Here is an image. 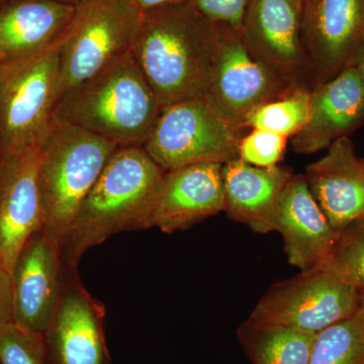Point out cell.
<instances>
[{
  "label": "cell",
  "instance_id": "obj_5",
  "mask_svg": "<svg viewBox=\"0 0 364 364\" xmlns=\"http://www.w3.org/2000/svg\"><path fill=\"white\" fill-rule=\"evenodd\" d=\"M142 14L132 0H79L74 4L73 16L58 39L60 97L131 50Z\"/></svg>",
  "mask_w": 364,
  "mask_h": 364
},
{
  "label": "cell",
  "instance_id": "obj_32",
  "mask_svg": "<svg viewBox=\"0 0 364 364\" xmlns=\"http://www.w3.org/2000/svg\"><path fill=\"white\" fill-rule=\"evenodd\" d=\"M0 1H4V0H0ZM56 1L65 2V4H77L79 0H56Z\"/></svg>",
  "mask_w": 364,
  "mask_h": 364
},
{
  "label": "cell",
  "instance_id": "obj_9",
  "mask_svg": "<svg viewBox=\"0 0 364 364\" xmlns=\"http://www.w3.org/2000/svg\"><path fill=\"white\" fill-rule=\"evenodd\" d=\"M218 26L219 43L205 98L240 132L254 109L296 88L249 51L240 30Z\"/></svg>",
  "mask_w": 364,
  "mask_h": 364
},
{
  "label": "cell",
  "instance_id": "obj_7",
  "mask_svg": "<svg viewBox=\"0 0 364 364\" xmlns=\"http://www.w3.org/2000/svg\"><path fill=\"white\" fill-rule=\"evenodd\" d=\"M58 39L33 54L0 62V140L4 142L41 146L45 140L60 97Z\"/></svg>",
  "mask_w": 364,
  "mask_h": 364
},
{
  "label": "cell",
  "instance_id": "obj_3",
  "mask_svg": "<svg viewBox=\"0 0 364 364\" xmlns=\"http://www.w3.org/2000/svg\"><path fill=\"white\" fill-rule=\"evenodd\" d=\"M161 112L131 50L67 91L53 117L117 144L144 146Z\"/></svg>",
  "mask_w": 364,
  "mask_h": 364
},
{
  "label": "cell",
  "instance_id": "obj_2",
  "mask_svg": "<svg viewBox=\"0 0 364 364\" xmlns=\"http://www.w3.org/2000/svg\"><path fill=\"white\" fill-rule=\"evenodd\" d=\"M165 173L142 146L119 147L62 238L64 262L78 267L87 251L112 236L149 229Z\"/></svg>",
  "mask_w": 364,
  "mask_h": 364
},
{
  "label": "cell",
  "instance_id": "obj_26",
  "mask_svg": "<svg viewBox=\"0 0 364 364\" xmlns=\"http://www.w3.org/2000/svg\"><path fill=\"white\" fill-rule=\"evenodd\" d=\"M287 139L272 132L253 129L241 138L239 159L260 168L277 166L286 153Z\"/></svg>",
  "mask_w": 364,
  "mask_h": 364
},
{
  "label": "cell",
  "instance_id": "obj_17",
  "mask_svg": "<svg viewBox=\"0 0 364 364\" xmlns=\"http://www.w3.org/2000/svg\"><path fill=\"white\" fill-rule=\"evenodd\" d=\"M364 123V85L350 66L312 90L310 116L301 130L291 136L298 154L327 150Z\"/></svg>",
  "mask_w": 364,
  "mask_h": 364
},
{
  "label": "cell",
  "instance_id": "obj_15",
  "mask_svg": "<svg viewBox=\"0 0 364 364\" xmlns=\"http://www.w3.org/2000/svg\"><path fill=\"white\" fill-rule=\"evenodd\" d=\"M270 222L272 232L282 235L289 264L301 272L327 260L338 237L304 174H294L287 182L273 208Z\"/></svg>",
  "mask_w": 364,
  "mask_h": 364
},
{
  "label": "cell",
  "instance_id": "obj_21",
  "mask_svg": "<svg viewBox=\"0 0 364 364\" xmlns=\"http://www.w3.org/2000/svg\"><path fill=\"white\" fill-rule=\"evenodd\" d=\"M241 341L253 364H309L317 334L279 326H241Z\"/></svg>",
  "mask_w": 364,
  "mask_h": 364
},
{
  "label": "cell",
  "instance_id": "obj_22",
  "mask_svg": "<svg viewBox=\"0 0 364 364\" xmlns=\"http://www.w3.org/2000/svg\"><path fill=\"white\" fill-rule=\"evenodd\" d=\"M312 90L296 88L284 97L270 100L254 109L244 129H260L287 138L303 129L310 116Z\"/></svg>",
  "mask_w": 364,
  "mask_h": 364
},
{
  "label": "cell",
  "instance_id": "obj_24",
  "mask_svg": "<svg viewBox=\"0 0 364 364\" xmlns=\"http://www.w3.org/2000/svg\"><path fill=\"white\" fill-rule=\"evenodd\" d=\"M327 260L345 280L364 294V221L338 234Z\"/></svg>",
  "mask_w": 364,
  "mask_h": 364
},
{
  "label": "cell",
  "instance_id": "obj_12",
  "mask_svg": "<svg viewBox=\"0 0 364 364\" xmlns=\"http://www.w3.org/2000/svg\"><path fill=\"white\" fill-rule=\"evenodd\" d=\"M40 148L0 140V267L9 273L26 241L42 226Z\"/></svg>",
  "mask_w": 364,
  "mask_h": 364
},
{
  "label": "cell",
  "instance_id": "obj_6",
  "mask_svg": "<svg viewBox=\"0 0 364 364\" xmlns=\"http://www.w3.org/2000/svg\"><path fill=\"white\" fill-rule=\"evenodd\" d=\"M360 294L326 260L272 284L247 321L318 334L354 317Z\"/></svg>",
  "mask_w": 364,
  "mask_h": 364
},
{
  "label": "cell",
  "instance_id": "obj_13",
  "mask_svg": "<svg viewBox=\"0 0 364 364\" xmlns=\"http://www.w3.org/2000/svg\"><path fill=\"white\" fill-rule=\"evenodd\" d=\"M299 0H249L242 38L256 58L296 88L313 90L301 30Z\"/></svg>",
  "mask_w": 364,
  "mask_h": 364
},
{
  "label": "cell",
  "instance_id": "obj_20",
  "mask_svg": "<svg viewBox=\"0 0 364 364\" xmlns=\"http://www.w3.org/2000/svg\"><path fill=\"white\" fill-rule=\"evenodd\" d=\"M74 4L56 0L0 1V62L53 44L68 26Z\"/></svg>",
  "mask_w": 364,
  "mask_h": 364
},
{
  "label": "cell",
  "instance_id": "obj_28",
  "mask_svg": "<svg viewBox=\"0 0 364 364\" xmlns=\"http://www.w3.org/2000/svg\"><path fill=\"white\" fill-rule=\"evenodd\" d=\"M11 322H14L11 275L0 267V326Z\"/></svg>",
  "mask_w": 364,
  "mask_h": 364
},
{
  "label": "cell",
  "instance_id": "obj_8",
  "mask_svg": "<svg viewBox=\"0 0 364 364\" xmlns=\"http://www.w3.org/2000/svg\"><path fill=\"white\" fill-rule=\"evenodd\" d=\"M240 132L223 119L207 98L161 107L144 149L165 171L237 159Z\"/></svg>",
  "mask_w": 364,
  "mask_h": 364
},
{
  "label": "cell",
  "instance_id": "obj_30",
  "mask_svg": "<svg viewBox=\"0 0 364 364\" xmlns=\"http://www.w3.org/2000/svg\"><path fill=\"white\" fill-rule=\"evenodd\" d=\"M351 66L358 72V76L364 85V46L354 59Z\"/></svg>",
  "mask_w": 364,
  "mask_h": 364
},
{
  "label": "cell",
  "instance_id": "obj_4",
  "mask_svg": "<svg viewBox=\"0 0 364 364\" xmlns=\"http://www.w3.org/2000/svg\"><path fill=\"white\" fill-rule=\"evenodd\" d=\"M117 144L53 117L40 148L42 226L59 244Z\"/></svg>",
  "mask_w": 364,
  "mask_h": 364
},
{
  "label": "cell",
  "instance_id": "obj_31",
  "mask_svg": "<svg viewBox=\"0 0 364 364\" xmlns=\"http://www.w3.org/2000/svg\"><path fill=\"white\" fill-rule=\"evenodd\" d=\"M356 320H358L359 328L363 333L364 337V294H360V299H359L358 312L355 314Z\"/></svg>",
  "mask_w": 364,
  "mask_h": 364
},
{
  "label": "cell",
  "instance_id": "obj_18",
  "mask_svg": "<svg viewBox=\"0 0 364 364\" xmlns=\"http://www.w3.org/2000/svg\"><path fill=\"white\" fill-rule=\"evenodd\" d=\"M304 176L337 234L364 221V166L349 136L333 143Z\"/></svg>",
  "mask_w": 364,
  "mask_h": 364
},
{
  "label": "cell",
  "instance_id": "obj_27",
  "mask_svg": "<svg viewBox=\"0 0 364 364\" xmlns=\"http://www.w3.org/2000/svg\"><path fill=\"white\" fill-rule=\"evenodd\" d=\"M215 25L241 30L249 0H184Z\"/></svg>",
  "mask_w": 364,
  "mask_h": 364
},
{
  "label": "cell",
  "instance_id": "obj_11",
  "mask_svg": "<svg viewBox=\"0 0 364 364\" xmlns=\"http://www.w3.org/2000/svg\"><path fill=\"white\" fill-rule=\"evenodd\" d=\"M304 49L313 90L353 63L364 46V0H305Z\"/></svg>",
  "mask_w": 364,
  "mask_h": 364
},
{
  "label": "cell",
  "instance_id": "obj_14",
  "mask_svg": "<svg viewBox=\"0 0 364 364\" xmlns=\"http://www.w3.org/2000/svg\"><path fill=\"white\" fill-rule=\"evenodd\" d=\"M65 262L59 244L38 229L21 249L13 270L14 322L43 334L58 305Z\"/></svg>",
  "mask_w": 364,
  "mask_h": 364
},
{
  "label": "cell",
  "instance_id": "obj_23",
  "mask_svg": "<svg viewBox=\"0 0 364 364\" xmlns=\"http://www.w3.org/2000/svg\"><path fill=\"white\" fill-rule=\"evenodd\" d=\"M309 364H364V337L355 316L318 333Z\"/></svg>",
  "mask_w": 364,
  "mask_h": 364
},
{
  "label": "cell",
  "instance_id": "obj_33",
  "mask_svg": "<svg viewBox=\"0 0 364 364\" xmlns=\"http://www.w3.org/2000/svg\"><path fill=\"white\" fill-rule=\"evenodd\" d=\"M361 162H363V166H364V158H361Z\"/></svg>",
  "mask_w": 364,
  "mask_h": 364
},
{
  "label": "cell",
  "instance_id": "obj_10",
  "mask_svg": "<svg viewBox=\"0 0 364 364\" xmlns=\"http://www.w3.org/2000/svg\"><path fill=\"white\" fill-rule=\"evenodd\" d=\"M107 310L83 286L78 267L65 263L58 305L44 333L51 364H111Z\"/></svg>",
  "mask_w": 364,
  "mask_h": 364
},
{
  "label": "cell",
  "instance_id": "obj_29",
  "mask_svg": "<svg viewBox=\"0 0 364 364\" xmlns=\"http://www.w3.org/2000/svg\"><path fill=\"white\" fill-rule=\"evenodd\" d=\"M132 1L144 13V11H150V9L167 6V4H176V2H182L184 0H132Z\"/></svg>",
  "mask_w": 364,
  "mask_h": 364
},
{
  "label": "cell",
  "instance_id": "obj_1",
  "mask_svg": "<svg viewBox=\"0 0 364 364\" xmlns=\"http://www.w3.org/2000/svg\"><path fill=\"white\" fill-rule=\"evenodd\" d=\"M219 37L188 2L144 11L131 52L161 107L205 97Z\"/></svg>",
  "mask_w": 364,
  "mask_h": 364
},
{
  "label": "cell",
  "instance_id": "obj_34",
  "mask_svg": "<svg viewBox=\"0 0 364 364\" xmlns=\"http://www.w3.org/2000/svg\"><path fill=\"white\" fill-rule=\"evenodd\" d=\"M299 1H301L304 4V1H305V0H299Z\"/></svg>",
  "mask_w": 364,
  "mask_h": 364
},
{
  "label": "cell",
  "instance_id": "obj_25",
  "mask_svg": "<svg viewBox=\"0 0 364 364\" xmlns=\"http://www.w3.org/2000/svg\"><path fill=\"white\" fill-rule=\"evenodd\" d=\"M0 364H51L44 336L14 322L0 326Z\"/></svg>",
  "mask_w": 364,
  "mask_h": 364
},
{
  "label": "cell",
  "instance_id": "obj_16",
  "mask_svg": "<svg viewBox=\"0 0 364 364\" xmlns=\"http://www.w3.org/2000/svg\"><path fill=\"white\" fill-rule=\"evenodd\" d=\"M224 210L223 164L189 165L165 173L149 229L173 234Z\"/></svg>",
  "mask_w": 364,
  "mask_h": 364
},
{
  "label": "cell",
  "instance_id": "obj_19",
  "mask_svg": "<svg viewBox=\"0 0 364 364\" xmlns=\"http://www.w3.org/2000/svg\"><path fill=\"white\" fill-rule=\"evenodd\" d=\"M294 173L277 166L260 168L241 159L223 165L225 210L230 219L258 234L272 233L273 208Z\"/></svg>",
  "mask_w": 364,
  "mask_h": 364
}]
</instances>
